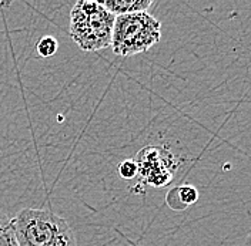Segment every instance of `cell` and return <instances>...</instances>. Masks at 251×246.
Masks as SVG:
<instances>
[{"label": "cell", "mask_w": 251, "mask_h": 246, "mask_svg": "<svg viewBox=\"0 0 251 246\" xmlns=\"http://www.w3.org/2000/svg\"><path fill=\"white\" fill-rule=\"evenodd\" d=\"M13 224L19 246H77L69 222L51 211L25 208Z\"/></svg>", "instance_id": "1"}, {"label": "cell", "mask_w": 251, "mask_h": 246, "mask_svg": "<svg viewBox=\"0 0 251 246\" xmlns=\"http://www.w3.org/2000/svg\"><path fill=\"white\" fill-rule=\"evenodd\" d=\"M116 16L94 0H78L70 12V36L84 51H97L111 45Z\"/></svg>", "instance_id": "2"}, {"label": "cell", "mask_w": 251, "mask_h": 246, "mask_svg": "<svg viewBox=\"0 0 251 246\" xmlns=\"http://www.w3.org/2000/svg\"><path fill=\"white\" fill-rule=\"evenodd\" d=\"M161 39V23L147 12L117 16L114 20L111 50L120 57L144 53Z\"/></svg>", "instance_id": "3"}, {"label": "cell", "mask_w": 251, "mask_h": 246, "mask_svg": "<svg viewBox=\"0 0 251 246\" xmlns=\"http://www.w3.org/2000/svg\"><path fill=\"white\" fill-rule=\"evenodd\" d=\"M134 161L137 162L139 175L143 184L156 188L170 184L178 167L177 158L172 154V151L157 145L144 147L137 153Z\"/></svg>", "instance_id": "4"}, {"label": "cell", "mask_w": 251, "mask_h": 246, "mask_svg": "<svg viewBox=\"0 0 251 246\" xmlns=\"http://www.w3.org/2000/svg\"><path fill=\"white\" fill-rule=\"evenodd\" d=\"M199 189L193 185H180L169 191L166 202L173 211H184L190 205L199 201Z\"/></svg>", "instance_id": "5"}, {"label": "cell", "mask_w": 251, "mask_h": 246, "mask_svg": "<svg viewBox=\"0 0 251 246\" xmlns=\"http://www.w3.org/2000/svg\"><path fill=\"white\" fill-rule=\"evenodd\" d=\"M101 4L111 15L117 17V16L147 12V9L153 4V0H104L101 1Z\"/></svg>", "instance_id": "6"}, {"label": "cell", "mask_w": 251, "mask_h": 246, "mask_svg": "<svg viewBox=\"0 0 251 246\" xmlns=\"http://www.w3.org/2000/svg\"><path fill=\"white\" fill-rule=\"evenodd\" d=\"M0 246H19L13 218L0 212Z\"/></svg>", "instance_id": "7"}, {"label": "cell", "mask_w": 251, "mask_h": 246, "mask_svg": "<svg viewBox=\"0 0 251 246\" xmlns=\"http://www.w3.org/2000/svg\"><path fill=\"white\" fill-rule=\"evenodd\" d=\"M59 42L53 36H45L36 43V51L42 59H49L57 53Z\"/></svg>", "instance_id": "8"}, {"label": "cell", "mask_w": 251, "mask_h": 246, "mask_svg": "<svg viewBox=\"0 0 251 246\" xmlns=\"http://www.w3.org/2000/svg\"><path fill=\"white\" fill-rule=\"evenodd\" d=\"M119 175L123 178V179H133L139 175V168H137V162L134 161V158H128L125 159L119 164V168H117Z\"/></svg>", "instance_id": "9"}]
</instances>
